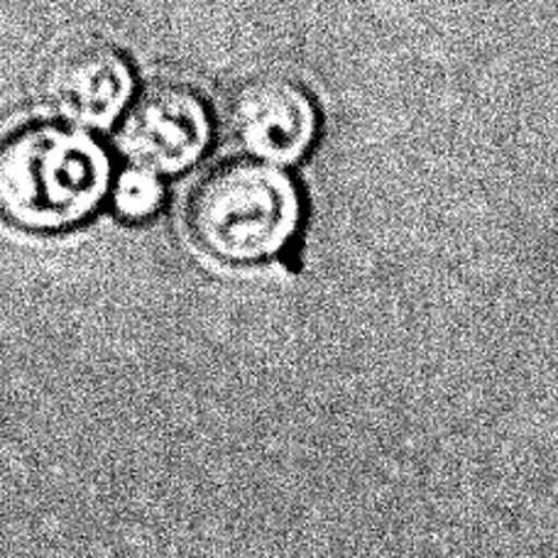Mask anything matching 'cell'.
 <instances>
[{
    "label": "cell",
    "mask_w": 558,
    "mask_h": 558,
    "mask_svg": "<svg viewBox=\"0 0 558 558\" xmlns=\"http://www.w3.org/2000/svg\"><path fill=\"white\" fill-rule=\"evenodd\" d=\"M113 182L111 155L86 128L33 121L0 135V221L17 231L82 226Z\"/></svg>",
    "instance_id": "1"
},
{
    "label": "cell",
    "mask_w": 558,
    "mask_h": 558,
    "mask_svg": "<svg viewBox=\"0 0 558 558\" xmlns=\"http://www.w3.org/2000/svg\"><path fill=\"white\" fill-rule=\"evenodd\" d=\"M302 194L287 169L228 159L186 198V231L218 263L257 265L282 255L302 226Z\"/></svg>",
    "instance_id": "2"
},
{
    "label": "cell",
    "mask_w": 558,
    "mask_h": 558,
    "mask_svg": "<svg viewBox=\"0 0 558 558\" xmlns=\"http://www.w3.org/2000/svg\"><path fill=\"white\" fill-rule=\"evenodd\" d=\"M214 137L206 98L182 82H153L128 106L116 147L128 167L157 177L179 174L204 157Z\"/></svg>",
    "instance_id": "3"
},
{
    "label": "cell",
    "mask_w": 558,
    "mask_h": 558,
    "mask_svg": "<svg viewBox=\"0 0 558 558\" xmlns=\"http://www.w3.org/2000/svg\"><path fill=\"white\" fill-rule=\"evenodd\" d=\"M226 128L251 159L277 167L304 159L318 133L312 94L282 74H257L233 88L226 104Z\"/></svg>",
    "instance_id": "4"
},
{
    "label": "cell",
    "mask_w": 558,
    "mask_h": 558,
    "mask_svg": "<svg viewBox=\"0 0 558 558\" xmlns=\"http://www.w3.org/2000/svg\"><path fill=\"white\" fill-rule=\"evenodd\" d=\"M133 66L106 39H74L49 57L43 74L47 106L64 123L78 128H108L131 106Z\"/></svg>",
    "instance_id": "5"
},
{
    "label": "cell",
    "mask_w": 558,
    "mask_h": 558,
    "mask_svg": "<svg viewBox=\"0 0 558 558\" xmlns=\"http://www.w3.org/2000/svg\"><path fill=\"white\" fill-rule=\"evenodd\" d=\"M162 198L165 186L159 177L137 167H128L123 174H118L111 189V204L116 214L123 216L125 221H145V218L157 214Z\"/></svg>",
    "instance_id": "6"
}]
</instances>
